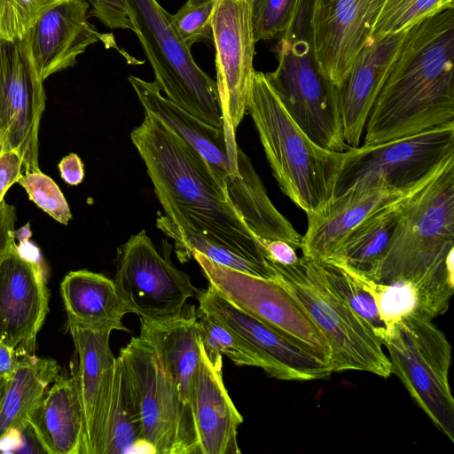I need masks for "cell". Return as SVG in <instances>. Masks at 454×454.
<instances>
[{
  "label": "cell",
  "instance_id": "cell-34",
  "mask_svg": "<svg viewBox=\"0 0 454 454\" xmlns=\"http://www.w3.org/2000/svg\"><path fill=\"white\" fill-rule=\"evenodd\" d=\"M28 198L59 223L67 225L72 218L68 204L55 182L41 172L25 173L17 182Z\"/></svg>",
  "mask_w": 454,
  "mask_h": 454
},
{
  "label": "cell",
  "instance_id": "cell-43",
  "mask_svg": "<svg viewBox=\"0 0 454 454\" xmlns=\"http://www.w3.org/2000/svg\"><path fill=\"white\" fill-rule=\"evenodd\" d=\"M7 380V379L0 377V408L5 393Z\"/></svg>",
  "mask_w": 454,
  "mask_h": 454
},
{
  "label": "cell",
  "instance_id": "cell-33",
  "mask_svg": "<svg viewBox=\"0 0 454 454\" xmlns=\"http://www.w3.org/2000/svg\"><path fill=\"white\" fill-rule=\"evenodd\" d=\"M65 0H0V40L24 37L50 9Z\"/></svg>",
  "mask_w": 454,
  "mask_h": 454
},
{
  "label": "cell",
  "instance_id": "cell-8",
  "mask_svg": "<svg viewBox=\"0 0 454 454\" xmlns=\"http://www.w3.org/2000/svg\"><path fill=\"white\" fill-rule=\"evenodd\" d=\"M145 112L158 119L208 163L245 223L253 220L267 196L263 183L239 145L231 146L223 129L207 124L168 99L153 82L129 77Z\"/></svg>",
  "mask_w": 454,
  "mask_h": 454
},
{
  "label": "cell",
  "instance_id": "cell-21",
  "mask_svg": "<svg viewBox=\"0 0 454 454\" xmlns=\"http://www.w3.org/2000/svg\"><path fill=\"white\" fill-rule=\"evenodd\" d=\"M405 32L370 35L335 86L344 139L351 148L359 146L369 113Z\"/></svg>",
  "mask_w": 454,
  "mask_h": 454
},
{
  "label": "cell",
  "instance_id": "cell-38",
  "mask_svg": "<svg viewBox=\"0 0 454 454\" xmlns=\"http://www.w3.org/2000/svg\"><path fill=\"white\" fill-rule=\"evenodd\" d=\"M15 221V207L3 200L0 202V262L17 247Z\"/></svg>",
  "mask_w": 454,
  "mask_h": 454
},
{
  "label": "cell",
  "instance_id": "cell-14",
  "mask_svg": "<svg viewBox=\"0 0 454 454\" xmlns=\"http://www.w3.org/2000/svg\"><path fill=\"white\" fill-rule=\"evenodd\" d=\"M199 308L242 337L256 352L262 369L281 380H315L333 372L329 361L309 345L241 310L208 285L200 290Z\"/></svg>",
  "mask_w": 454,
  "mask_h": 454
},
{
  "label": "cell",
  "instance_id": "cell-13",
  "mask_svg": "<svg viewBox=\"0 0 454 454\" xmlns=\"http://www.w3.org/2000/svg\"><path fill=\"white\" fill-rule=\"evenodd\" d=\"M215 290L262 323L301 341L331 363L328 343L295 299L276 280L220 265L202 254H191Z\"/></svg>",
  "mask_w": 454,
  "mask_h": 454
},
{
  "label": "cell",
  "instance_id": "cell-1",
  "mask_svg": "<svg viewBox=\"0 0 454 454\" xmlns=\"http://www.w3.org/2000/svg\"><path fill=\"white\" fill-rule=\"evenodd\" d=\"M130 138L164 210L156 220L159 230L192 235L270 267L260 241L202 156L146 112Z\"/></svg>",
  "mask_w": 454,
  "mask_h": 454
},
{
  "label": "cell",
  "instance_id": "cell-19",
  "mask_svg": "<svg viewBox=\"0 0 454 454\" xmlns=\"http://www.w3.org/2000/svg\"><path fill=\"white\" fill-rule=\"evenodd\" d=\"M78 357L74 373L83 410L82 454H104L117 357L109 344L110 332L67 325Z\"/></svg>",
  "mask_w": 454,
  "mask_h": 454
},
{
  "label": "cell",
  "instance_id": "cell-44",
  "mask_svg": "<svg viewBox=\"0 0 454 454\" xmlns=\"http://www.w3.org/2000/svg\"><path fill=\"white\" fill-rule=\"evenodd\" d=\"M189 3L191 4H200L202 2H205L207 0H187Z\"/></svg>",
  "mask_w": 454,
  "mask_h": 454
},
{
  "label": "cell",
  "instance_id": "cell-6",
  "mask_svg": "<svg viewBox=\"0 0 454 454\" xmlns=\"http://www.w3.org/2000/svg\"><path fill=\"white\" fill-rule=\"evenodd\" d=\"M158 89L198 120L223 129L216 82L195 62L168 13L157 0H125Z\"/></svg>",
  "mask_w": 454,
  "mask_h": 454
},
{
  "label": "cell",
  "instance_id": "cell-9",
  "mask_svg": "<svg viewBox=\"0 0 454 454\" xmlns=\"http://www.w3.org/2000/svg\"><path fill=\"white\" fill-rule=\"evenodd\" d=\"M451 153L454 122L377 145L352 147L345 152L333 198L372 186L407 190Z\"/></svg>",
  "mask_w": 454,
  "mask_h": 454
},
{
  "label": "cell",
  "instance_id": "cell-2",
  "mask_svg": "<svg viewBox=\"0 0 454 454\" xmlns=\"http://www.w3.org/2000/svg\"><path fill=\"white\" fill-rule=\"evenodd\" d=\"M454 122V7L406 30L365 123L377 145Z\"/></svg>",
  "mask_w": 454,
  "mask_h": 454
},
{
  "label": "cell",
  "instance_id": "cell-20",
  "mask_svg": "<svg viewBox=\"0 0 454 454\" xmlns=\"http://www.w3.org/2000/svg\"><path fill=\"white\" fill-rule=\"evenodd\" d=\"M86 0H65L45 12L27 33L31 56L41 79L73 67L86 49L98 42L116 47L112 35L88 21Z\"/></svg>",
  "mask_w": 454,
  "mask_h": 454
},
{
  "label": "cell",
  "instance_id": "cell-17",
  "mask_svg": "<svg viewBox=\"0 0 454 454\" xmlns=\"http://www.w3.org/2000/svg\"><path fill=\"white\" fill-rule=\"evenodd\" d=\"M196 309L193 305L185 304L176 316L154 320L139 317V336L153 348L180 402L184 454H200L193 414L194 377L200 340Z\"/></svg>",
  "mask_w": 454,
  "mask_h": 454
},
{
  "label": "cell",
  "instance_id": "cell-30",
  "mask_svg": "<svg viewBox=\"0 0 454 454\" xmlns=\"http://www.w3.org/2000/svg\"><path fill=\"white\" fill-rule=\"evenodd\" d=\"M318 262L330 288L372 327L382 343L387 336V327L379 316L375 301L370 293L345 267L327 261Z\"/></svg>",
  "mask_w": 454,
  "mask_h": 454
},
{
  "label": "cell",
  "instance_id": "cell-26",
  "mask_svg": "<svg viewBox=\"0 0 454 454\" xmlns=\"http://www.w3.org/2000/svg\"><path fill=\"white\" fill-rule=\"evenodd\" d=\"M60 374L55 359L35 354L18 355L0 408V444L27 427L30 413Z\"/></svg>",
  "mask_w": 454,
  "mask_h": 454
},
{
  "label": "cell",
  "instance_id": "cell-25",
  "mask_svg": "<svg viewBox=\"0 0 454 454\" xmlns=\"http://www.w3.org/2000/svg\"><path fill=\"white\" fill-rule=\"evenodd\" d=\"M67 324L98 332H129L121 322L129 313L114 279L79 270L68 272L60 283Z\"/></svg>",
  "mask_w": 454,
  "mask_h": 454
},
{
  "label": "cell",
  "instance_id": "cell-23",
  "mask_svg": "<svg viewBox=\"0 0 454 454\" xmlns=\"http://www.w3.org/2000/svg\"><path fill=\"white\" fill-rule=\"evenodd\" d=\"M193 414L200 454L241 453L237 434L243 418L225 388L222 366L211 363L201 339L194 377Z\"/></svg>",
  "mask_w": 454,
  "mask_h": 454
},
{
  "label": "cell",
  "instance_id": "cell-22",
  "mask_svg": "<svg viewBox=\"0 0 454 454\" xmlns=\"http://www.w3.org/2000/svg\"><path fill=\"white\" fill-rule=\"evenodd\" d=\"M435 168L418 184L404 191L372 186L348 190L333 198L321 213L307 215L308 229L300 247L302 255L315 260L329 259L356 226L381 207L411 193Z\"/></svg>",
  "mask_w": 454,
  "mask_h": 454
},
{
  "label": "cell",
  "instance_id": "cell-7",
  "mask_svg": "<svg viewBox=\"0 0 454 454\" xmlns=\"http://www.w3.org/2000/svg\"><path fill=\"white\" fill-rule=\"evenodd\" d=\"M382 345L392 374L434 426L454 442V398L449 382L451 346L444 333L417 309L387 329Z\"/></svg>",
  "mask_w": 454,
  "mask_h": 454
},
{
  "label": "cell",
  "instance_id": "cell-31",
  "mask_svg": "<svg viewBox=\"0 0 454 454\" xmlns=\"http://www.w3.org/2000/svg\"><path fill=\"white\" fill-rule=\"evenodd\" d=\"M453 7L454 0H385L370 35L408 30L424 19Z\"/></svg>",
  "mask_w": 454,
  "mask_h": 454
},
{
  "label": "cell",
  "instance_id": "cell-40",
  "mask_svg": "<svg viewBox=\"0 0 454 454\" xmlns=\"http://www.w3.org/2000/svg\"><path fill=\"white\" fill-rule=\"evenodd\" d=\"M266 259L280 265H293L298 262L296 250L283 240H268L262 243Z\"/></svg>",
  "mask_w": 454,
  "mask_h": 454
},
{
  "label": "cell",
  "instance_id": "cell-37",
  "mask_svg": "<svg viewBox=\"0 0 454 454\" xmlns=\"http://www.w3.org/2000/svg\"><path fill=\"white\" fill-rule=\"evenodd\" d=\"M92 9L89 16L96 17L109 28L135 31L125 0H86Z\"/></svg>",
  "mask_w": 454,
  "mask_h": 454
},
{
  "label": "cell",
  "instance_id": "cell-4",
  "mask_svg": "<svg viewBox=\"0 0 454 454\" xmlns=\"http://www.w3.org/2000/svg\"><path fill=\"white\" fill-rule=\"evenodd\" d=\"M247 113L282 192L306 215L321 213L333 197L345 152L325 149L309 138L265 73L254 72Z\"/></svg>",
  "mask_w": 454,
  "mask_h": 454
},
{
  "label": "cell",
  "instance_id": "cell-28",
  "mask_svg": "<svg viewBox=\"0 0 454 454\" xmlns=\"http://www.w3.org/2000/svg\"><path fill=\"white\" fill-rule=\"evenodd\" d=\"M144 442L141 415L123 364L117 357L104 454L138 451Z\"/></svg>",
  "mask_w": 454,
  "mask_h": 454
},
{
  "label": "cell",
  "instance_id": "cell-41",
  "mask_svg": "<svg viewBox=\"0 0 454 454\" xmlns=\"http://www.w3.org/2000/svg\"><path fill=\"white\" fill-rule=\"evenodd\" d=\"M61 178L68 184L77 185L83 180V164L75 153L64 157L59 163Z\"/></svg>",
  "mask_w": 454,
  "mask_h": 454
},
{
  "label": "cell",
  "instance_id": "cell-11",
  "mask_svg": "<svg viewBox=\"0 0 454 454\" xmlns=\"http://www.w3.org/2000/svg\"><path fill=\"white\" fill-rule=\"evenodd\" d=\"M114 282L129 313L153 320L179 314L200 291L158 252L145 230L121 247Z\"/></svg>",
  "mask_w": 454,
  "mask_h": 454
},
{
  "label": "cell",
  "instance_id": "cell-5",
  "mask_svg": "<svg viewBox=\"0 0 454 454\" xmlns=\"http://www.w3.org/2000/svg\"><path fill=\"white\" fill-rule=\"evenodd\" d=\"M269 263L277 274L275 280L295 299L325 338L333 372L361 371L383 378L392 374L382 343L372 327L330 288L318 260L301 255L293 265Z\"/></svg>",
  "mask_w": 454,
  "mask_h": 454
},
{
  "label": "cell",
  "instance_id": "cell-12",
  "mask_svg": "<svg viewBox=\"0 0 454 454\" xmlns=\"http://www.w3.org/2000/svg\"><path fill=\"white\" fill-rule=\"evenodd\" d=\"M253 0H216L212 16L215 49L216 87L223 131L231 146L247 113L255 70V40L252 20Z\"/></svg>",
  "mask_w": 454,
  "mask_h": 454
},
{
  "label": "cell",
  "instance_id": "cell-24",
  "mask_svg": "<svg viewBox=\"0 0 454 454\" xmlns=\"http://www.w3.org/2000/svg\"><path fill=\"white\" fill-rule=\"evenodd\" d=\"M27 425L48 454H82L83 410L74 373L60 374L28 417Z\"/></svg>",
  "mask_w": 454,
  "mask_h": 454
},
{
  "label": "cell",
  "instance_id": "cell-10",
  "mask_svg": "<svg viewBox=\"0 0 454 454\" xmlns=\"http://www.w3.org/2000/svg\"><path fill=\"white\" fill-rule=\"evenodd\" d=\"M27 35L0 40V153L14 152L25 173L39 171L38 131L45 94Z\"/></svg>",
  "mask_w": 454,
  "mask_h": 454
},
{
  "label": "cell",
  "instance_id": "cell-16",
  "mask_svg": "<svg viewBox=\"0 0 454 454\" xmlns=\"http://www.w3.org/2000/svg\"><path fill=\"white\" fill-rule=\"evenodd\" d=\"M143 424L144 442L150 452L184 454L182 410L169 380L152 346L133 337L120 350Z\"/></svg>",
  "mask_w": 454,
  "mask_h": 454
},
{
  "label": "cell",
  "instance_id": "cell-35",
  "mask_svg": "<svg viewBox=\"0 0 454 454\" xmlns=\"http://www.w3.org/2000/svg\"><path fill=\"white\" fill-rule=\"evenodd\" d=\"M216 0L186 3L174 14V26L182 41L191 48L196 43L213 40L212 16Z\"/></svg>",
  "mask_w": 454,
  "mask_h": 454
},
{
  "label": "cell",
  "instance_id": "cell-15",
  "mask_svg": "<svg viewBox=\"0 0 454 454\" xmlns=\"http://www.w3.org/2000/svg\"><path fill=\"white\" fill-rule=\"evenodd\" d=\"M50 292L39 249L18 247L0 262V342L35 354L49 312Z\"/></svg>",
  "mask_w": 454,
  "mask_h": 454
},
{
  "label": "cell",
  "instance_id": "cell-27",
  "mask_svg": "<svg viewBox=\"0 0 454 454\" xmlns=\"http://www.w3.org/2000/svg\"><path fill=\"white\" fill-rule=\"evenodd\" d=\"M409 195L381 207L369 215L348 234L325 261L372 279L396 223L401 205Z\"/></svg>",
  "mask_w": 454,
  "mask_h": 454
},
{
  "label": "cell",
  "instance_id": "cell-18",
  "mask_svg": "<svg viewBox=\"0 0 454 454\" xmlns=\"http://www.w3.org/2000/svg\"><path fill=\"white\" fill-rule=\"evenodd\" d=\"M385 0H313L315 59L323 75L338 85L370 36Z\"/></svg>",
  "mask_w": 454,
  "mask_h": 454
},
{
  "label": "cell",
  "instance_id": "cell-42",
  "mask_svg": "<svg viewBox=\"0 0 454 454\" xmlns=\"http://www.w3.org/2000/svg\"><path fill=\"white\" fill-rule=\"evenodd\" d=\"M18 359L15 349L0 342V377L9 379L13 373Z\"/></svg>",
  "mask_w": 454,
  "mask_h": 454
},
{
  "label": "cell",
  "instance_id": "cell-3",
  "mask_svg": "<svg viewBox=\"0 0 454 454\" xmlns=\"http://www.w3.org/2000/svg\"><path fill=\"white\" fill-rule=\"evenodd\" d=\"M454 153L401 205L372 280L408 283L418 309L428 317L444 314L454 294Z\"/></svg>",
  "mask_w": 454,
  "mask_h": 454
},
{
  "label": "cell",
  "instance_id": "cell-39",
  "mask_svg": "<svg viewBox=\"0 0 454 454\" xmlns=\"http://www.w3.org/2000/svg\"><path fill=\"white\" fill-rule=\"evenodd\" d=\"M22 161L14 152L0 153V202L8 189L23 175L21 173Z\"/></svg>",
  "mask_w": 454,
  "mask_h": 454
},
{
  "label": "cell",
  "instance_id": "cell-32",
  "mask_svg": "<svg viewBox=\"0 0 454 454\" xmlns=\"http://www.w3.org/2000/svg\"><path fill=\"white\" fill-rule=\"evenodd\" d=\"M352 273L372 296L379 316L387 327V333L403 316L418 309L417 294L411 285L382 284Z\"/></svg>",
  "mask_w": 454,
  "mask_h": 454
},
{
  "label": "cell",
  "instance_id": "cell-36",
  "mask_svg": "<svg viewBox=\"0 0 454 454\" xmlns=\"http://www.w3.org/2000/svg\"><path fill=\"white\" fill-rule=\"evenodd\" d=\"M295 0H253L252 20L255 42L279 37L285 30Z\"/></svg>",
  "mask_w": 454,
  "mask_h": 454
},
{
  "label": "cell",
  "instance_id": "cell-29",
  "mask_svg": "<svg viewBox=\"0 0 454 454\" xmlns=\"http://www.w3.org/2000/svg\"><path fill=\"white\" fill-rule=\"evenodd\" d=\"M196 315L201 341L214 365L222 366V356H225L236 365L262 369L256 352L237 333L200 308Z\"/></svg>",
  "mask_w": 454,
  "mask_h": 454
}]
</instances>
